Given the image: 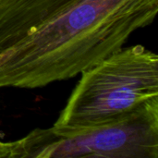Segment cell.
Returning a JSON list of instances; mask_svg holds the SVG:
<instances>
[{
  "instance_id": "6da1fadb",
  "label": "cell",
  "mask_w": 158,
  "mask_h": 158,
  "mask_svg": "<svg viewBox=\"0 0 158 158\" xmlns=\"http://www.w3.org/2000/svg\"><path fill=\"white\" fill-rule=\"evenodd\" d=\"M157 13L158 0H0V89L72 79Z\"/></svg>"
},
{
  "instance_id": "7a4b0ae2",
  "label": "cell",
  "mask_w": 158,
  "mask_h": 158,
  "mask_svg": "<svg viewBox=\"0 0 158 158\" xmlns=\"http://www.w3.org/2000/svg\"><path fill=\"white\" fill-rule=\"evenodd\" d=\"M80 75L54 126L103 125L158 100V56L142 44L123 46Z\"/></svg>"
},
{
  "instance_id": "3957f363",
  "label": "cell",
  "mask_w": 158,
  "mask_h": 158,
  "mask_svg": "<svg viewBox=\"0 0 158 158\" xmlns=\"http://www.w3.org/2000/svg\"><path fill=\"white\" fill-rule=\"evenodd\" d=\"M14 143V158H158V100L113 122L35 129Z\"/></svg>"
},
{
  "instance_id": "277c9868",
  "label": "cell",
  "mask_w": 158,
  "mask_h": 158,
  "mask_svg": "<svg viewBox=\"0 0 158 158\" xmlns=\"http://www.w3.org/2000/svg\"><path fill=\"white\" fill-rule=\"evenodd\" d=\"M15 143L14 142L0 141V158H14Z\"/></svg>"
}]
</instances>
